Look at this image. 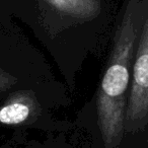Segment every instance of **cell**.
Listing matches in <instances>:
<instances>
[{"label":"cell","mask_w":148,"mask_h":148,"mask_svg":"<svg viewBox=\"0 0 148 148\" xmlns=\"http://www.w3.org/2000/svg\"><path fill=\"white\" fill-rule=\"evenodd\" d=\"M46 148H68L65 146H54V147H46Z\"/></svg>","instance_id":"4"},{"label":"cell","mask_w":148,"mask_h":148,"mask_svg":"<svg viewBox=\"0 0 148 148\" xmlns=\"http://www.w3.org/2000/svg\"><path fill=\"white\" fill-rule=\"evenodd\" d=\"M37 10L46 21H56L62 29L82 25L99 18L103 11L101 0H42ZM41 17V18H42Z\"/></svg>","instance_id":"3"},{"label":"cell","mask_w":148,"mask_h":148,"mask_svg":"<svg viewBox=\"0 0 148 148\" xmlns=\"http://www.w3.org/2000/svg\"><path fill=\"white\" fill-rule=\"evenodd\" d=\"M147 13L148 0H128L121 10L113 50L99 88L97 115L101 143L97 148H121L123 143L132 66Z\"/></svg>","instance_id":"1"},{"label":"cell","mask_w":148,"mask_h":148,"mask_svg":"<svg viewBox=\"0 0 148 148\" xmlns=\"http://www.w3.org/2000/svg\"><path fill=\"white\" fill-rule=\"evenodd\" d=\"M121 148H148V13L134 56Z\"/></svg>","instance_id":"2"}]
</instances>
